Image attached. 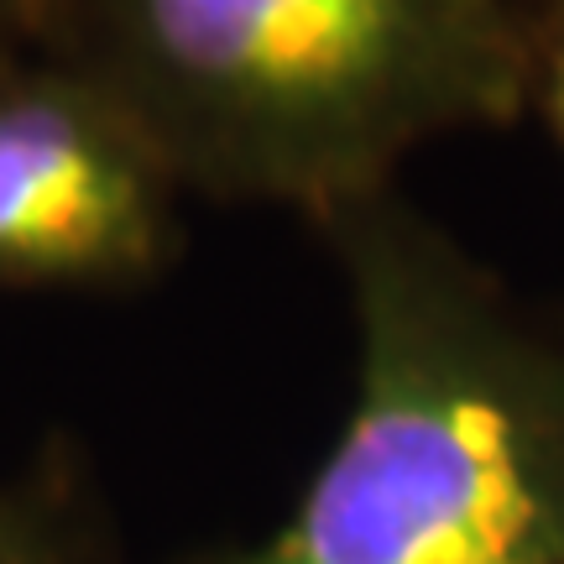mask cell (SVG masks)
I'll return each mask as SVG.
<instances>
[{"mask_svg": "<svg viewBox=\"0 0 564 564\" xmlns=\"http://www.w3.org/2000/svg\"><path fill=\"white\" fill-rule=\"evenodd\" d=\"M356 398L267 539L183 564H564V319L392 188L319 225Z\"/></svg>", "mask_w": 564, "mask_h": 564, "instance_id": "1", "label": "cell"}, {"mask_svg": "<svg viewBox=\"0 0 564 564\" xmlns=\"http://www.w3.org/2000/svg\"><path fill=\"white\" fill-rule=\"evenodd\" d=\"M37 47L183 194L308 225L429 141L528 121V0H58Z\"/></svg>", "mask_w": 564, "mask_h": 564, "instance_id": "2", "label": "cell"}, {"mask_svg": "<svg viewBox=\"0 0 564 564\" xmlns=\"http://www.w3.org/2000/svg\"><path fill=\"white\" fill-rule=\"evenodd\" d=\"M183 188L105 89L0 53V293H121L183 246Z\"/></svg>", "mask_w": 564, "mask_h": 564, "instance_id": "3", "label": "cell"}, {"mask_svg": "<svg viewBox=\"0 0 564 564\" xmlns=\"http://www.w3.org/2000/svg\"><path fill=\"white\" fill-rule=\"evenodd\" d=\"M0 564H100L79 465L42 460L0 481Z\"/></svg>", "mask_w": 564, "mask_h": 564, "instance_id": "4", "label": "cell"}, {"mask_svg": "<svg viewBox=\"0 0 564 564\" xmlns=\"http://www.w3.org/2000/svg\"><path fill=\"white\" fill-rule=\"evenodd\" d=\"M528 116L564 158V0H528Z\"/></svg>", "mask_w": 564, "mask_h": 564, "instance_id": "5", "label": "cell"}, {"mask_svg": "<svg viewBox=\"0 0 564 564\" xmlns=\"http://www.w3.org/2000/svg\"><path fill=\"white\" fill-rule=\"evenodd\" d=\"M58 0H0V53L37 47Z\"/></svg>", "mask_w": 564, "mask_h": 564, "instance_id": "6", "label": "cell"}]
</instances>
